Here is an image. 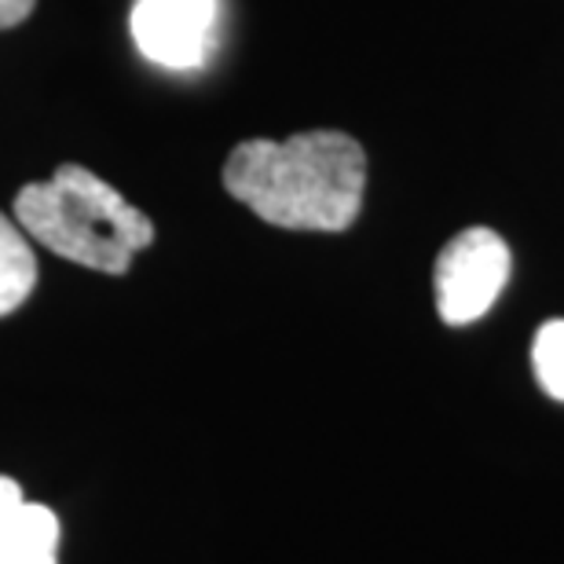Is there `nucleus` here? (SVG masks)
Masks as SVG:
<instances>
[{
	"instance_id": "obj_1",
	"label": "nucleus",
	"mask_w": 564,
	"mask_h": 564,
	"mask_svg": "<svg viewBox=\"0 0 564 564\" xmlns=\"http://www.w3.org/2000/svg\"><path fill=\"white\" fill-rule=\"evenodd\" d=\"M224 187L264 224L286 231H345L364 209L367 154L334 129L290 140H246L228 154Z\"/></svg>"
},
{
	"instance_id": "obj_7",
	"label": "nucleus",
	"mask_w": 564,
	"mask_h": 564,
	"mask_svg": "<svg viewBox=\"0 0 564 564\" xmlns=\"http://www.w3.org/2000/svg\"><path fill=\"white\" fill-rule=\"evenodd\" d=\"M532 367L546 397L564 403V319H550L539 326L532 345Z\"/></svg>"
},
{
	"instance_id": "obj_5",
	"label": "nucleus",
	"mask_w": 564,
	"mask_h": 564,
	"mask_svg": "<svg viewBox=\"0 0 564 564\" xmlns=\"http://www.w3.org/2000/svg\"><path fill=\"white\" fill-rule=\"evenodd\" d=\"M0 564H59V517L22 499L0 524Z\"/></svg>"
},
{
	"instance_id": "obj_3",
	"label": "nucleus",
	"mask_w": 564,
	"mask_h": 564,
	"mask_svg": "<svg viewBox=\"0 0 564 564\" xmlns=\"http://www.w3.org/2000/svg\"><path fill=\"white\" fill-rule=\"evenodd\" d=\"M510 282V246L491 228H466L436 257V312L451 326L477 323Z\"/></svg>"
},
{
	"instance_id": "obj_8",
	"label": "nucleus",
	"mask_w": 564,
	"mask_h": 564,
	"mask_svg": "<svg viewBox=\"0 0 564 564\" xmlns=\"http://www.w3.org/2000/svg\"><path fill=\"white\" fill-rule=\"evenodd\" d=\"M37 8V0H0V30H11L19 22H26Z\"/></svg>"
},
{
	"instance_id": "obj_4",
	"label": "nucleus",
	"mask_w": 564,
	"mask_h": 564,
	"mask_svg": "<svg viewBox=\"0 0 564 564\" xmlns=\"http://www.w3.org/2000/svg\"><path fill=\"white\" fill-rule=\"evenodd\" d=\"M217 30V0H137L132 37L140 52L169 70H195L206 63Z\"/></svg>"
},
{
	"instance_id": "obj_9",
	"label": "nucleus",
	"mask_w": 564,
	"mask_h": 564,
	"mask_svg": "<svg viewBox=\"0 0 564 564\" xmlns=\"http://www.w3.org/2000/svg\"><path fill=\"white\" fill-rule=\"evenodd\" d=\"M19 502H22V488H19L15 480L0 477V524H4V517L15 510Z\"/></svg>"
},
{
	"instance_id": "obj_2",
	"label": "nucleus",
	"mask_w": 564,
	"mask_h": 564,
	"mask_svg": "<svg viewBox=\"0 0 564 564\" xmlns=\"http://www.w3.org/2000/svg\"><path fill=\"white\" fill-rule=\"evenodd\" d=\"M19 228L44 250L104 275H126L132 257L154 242V224L85 165H59L52 180L15 195Z\"/></svg>"
},
{
	"instance_id": "obj_6",
	"label": "nucleus",
	"mask_w": 564,
	"mask_h": 564,
	"mask_svg": "<svg viewBox=\"0 0 564 564\" xmlns=\"http://www.w3.org/2000/svg\"><path fill=\"white\" fill-rule=\"evenodd\" d=\"M37 286V257L30 250V239L0 213V319L30 301Z\"/></svg>"
}]
</instances>
